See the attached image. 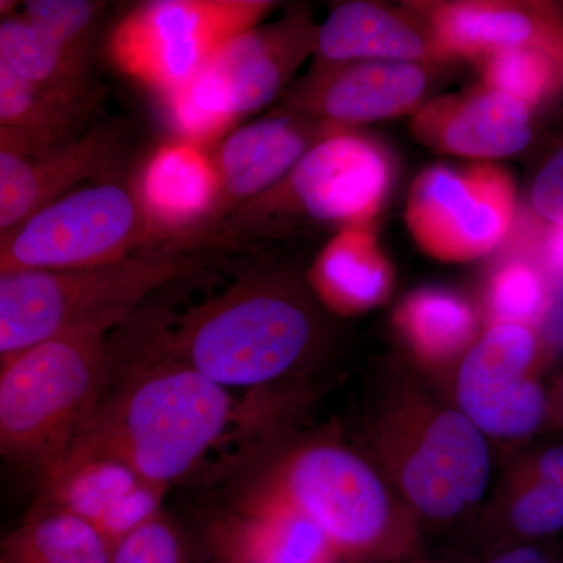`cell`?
<instances>
[{"instance_id":"cell-36","label":"cell","mask_w":563,"mask_h":563,"mask_svg":"<svg viewBox=\"0 0 563 563\" xmlns=\"http://www.w3.org/2000/svg\"><path fill=\"white\" fill-rule=\"evenodd\" d=\"M488 563H550V561L533 548H517V550L496 555Z\"/></svg>"},{"instance_id":"cell-11","label":"cell","mask_w":563,"mask_h":563,"mask_svg":"<svg viewBox=\"0 0 563 563\" xmlns=\"http://www.w3.org/2000/svg\"><path fill=\"white\" fill-rule=\"evenodd\" d=\"M111 133L95 131L73 143L27 132L0 131V236L117 161Z\"/></svg>"},{"instance_id":"cell-19","label":"cell","mask_w":563,"mask_h":563,"mask_svg":"<svg viewBox=\"0 0 563 563\" xmlns=\"http://www.w3.org/2000/svg\"><path fill=\"white\" fill-rule=\"evenodd\" d=\"M218 191L211 154L181 140L152 152L133 190L144 217L162 239L214 218Z\"/></svg>"},{"instance_id":"cell-14","label":"cell","mask_w":563,"mask_h":563,"mask_svg":"<svg viewBox=\"0 0 563 563\" xmlns=\"http://www.w3.org/2000/svg\"><path fill=\"white\" fill-rule=\"evenodd\" d=\"M428 87L420 65L399 62H362L320 73L290 99L301 117L333 122L387 120L413 110Z\"/></svg>"},{"instance_id":"cell-26","label":"cell","mask_w":563,"mask_h":563,"mask_svg":"<svg viewBox=\"0 0 563 563\" xmlns=\"http://www.w3.org/2000/svg\"><path fill=\"white\" fill-rule=\"evenodd\" d=\"M485 87L523 102L529 109L563 88V66L553 55L532 47L493 52L481 60Z\"/></svg>"},{"instance_id":"cell-27","label":"cell","mask_w":563,"mask_h":563,"mask_svg":"<svg viewBox=\"0 0 563 563\" xmlns=\"http://www.w3.org/2000/svg\"><path fill=\"white\" fill-rule=\"evenodd\" d=\"M163 101L180 140L199 147L221 140L236 121L224 91L206 66Z\"/></svg>"},{"instance_id":"cell-22","label":"cell","mask_w":563,"mask_h":563,"mask_svg":"<svg viewBox=\"0 0 563 563\" xmlns=\"http://www.w3.org/2000/svg\"><path fill=\"white\" fill-rule=\"evenodd\" d=\"M390 263L372 232L347 229L321 252L312 269L314 290L342 313L373 309L390 292Z\"/></svg>"},{"instance_id":"cell-17","label":"cell","mask_w":563,"mask_h":563,"mask_svg":"<svg viewBox=\"0 0 563 563\" xmlns=\"http://www.w3.org/2000/svg\"><path fill=\"white\" fill-rule=\"evenodd\" d=\"M317 141L301 114L266 118L222 139L211 152L220 185L214 218L276 187Z\"/></svg>"},{"instance_id":"cell-2","label":"cell","mask_w":563,"mask_h":563,"mask_svg":"<svg viewBox=\"0 0 563 563\" xmlns=\"http://www.w3.org/2000/svg\"><path fill=\"white\" fill-rule=\"evenodd\" d=\"M111 324L80 325L0 365V457L49 484L99 404Z\"/></svg>"},{"instance_id":"cell-33","label":"cell","mask_w":563,"mask_h":563,"mask_svg":"<svg viewBox=\"0 0 563 563\" xmlns=\"http://www.w3.org/2000/svg\"><path fill=\"white\" fill-rule=\"evenodd\" d=\"M532 209L551 224H563V146L555 152L533 180Z\"/></svg>"},{"instance_id":"cell-18","label":"cell","mask_w":563,"mask_h":563,"mask_svg":"<svg viewBox=\"0 0 563 563\" xmlns=\"http://www.w3.org/2000/svg\"><path fill=\"white\" fill-rule=\"evenodd\" d=\"M49 504L91 525L110 544L157 515L163 490L110 459L63 468L49 484Z\"/></svg>"},{"instance_id":"cell-20","label":"cell","mask_w":563,"mask_h":563,"mask_svg":"<svg viewBox=\"0 0 563 563\" xmlns=\"http://www.w3.org/2000/svg\"><path fill=\"white\" fill-rule=\"evenodd\" d=\"M314 47L328 62L415 63L440 58L429 33L401 14L366 2L336 7L317 32Z\"/></svg>"},{"instance_id":"cell-32","label":"cell","mask_w":563,"mask_h":563,"mask_svg":"<svg viewBox=\"0 0 563 563\" xmlns=\"http://www.w3.org/2000/svg\"><path fill=\"white\" fill-rule=\"evenodd\" d=\"M512 523L526 536H547L563 529V479L537 481L515 503Z\"/></svg>"},{"instance_id":"cell-8","label":"cell","mask_w":563,"mask_h":563,"mask_svg":"<svg viewBox=\"0 0 563 563\" xmlns=\"http://www.w3.org/2000/svg\"><path fill=\"white\" fill-rule=\"evenodd\" d=\"M273 498L313 521L336 554L387 551L390 506L384 485L365 462L342 448L313 446L296 454Z\"/></svg>"},{"instance_id":"cell-5","label":"cell","mask_w":563,"mask_h":563,"mask_svg":"<svg viewBox=\"0 0 563 563\" xmlns=\"http://www.w3.org/2000/svg\"><path fill=\"white\" fill-rule=\"evenodd\" d=\"M161 240L133 190L111 181L76 188L0 236V273L111 265Z\"/></svg>"},{"instance_id":"cell-23","label":"cell","mask_w":563,"mask_h":563,"mask_svg":"<svg viewBox=\"0 0 563 563\" xmlns=\"http://www.w3.org/2000/svg\"><path fill=\"white\" fill-rule=\"evenodd\" d=\"M0 55L35 90L70 110L87 99V57L74 54L22 14L0 20Z\"/></svg>"},{"instance_id":"cell-25","label":"cell","mask_w":563,"mask_h":563,"mask_svg":"<svg viewBox=\"0 0 563 563\" xmlns=\"http://www.w3.org/2000/svg\"><path fill=\"white\" fill-rule=\"evenodd\" d=\"M399 329L426 361L454 357L474 335L476 317L461 296L442 288H422L404 299L396 314Z\"/></svg>"},{"instance_id":"cell-7","label":"cell","mask_w":563,"mask_h":563,"mask_svg":"<svg viewBox=\"0 0 563 563\" xmlns=\"http://www.w3.org/2000/svg\"><path fill=\"white\" fill-rule=\"evenodd\" d=\"M517 207L514 177L499 166H435L415 180L406 220L415 242L432 257L466 262L495 250Z\"/></svg>"},{"instance_id":"cell-4","label":"cell","mask_w":563,"mask_h":563,"mask_svg":"<svg viewBox=\"0 0 563 563\" xmlns=\"http://www.w3.org/2000/svg\"><path fill=\"white\" fill-rule=\"evenodd\" d=\"M312 342L301 303L273 288L236 287L195 307L161 333L154 361L190 366L221 387L269 383Z\"/></svg>"},{"instance_id":"cell-24","label":"cell","mask_w":563,"mask_h":563,"mask_svg":"<svg viewBox=\"0 0 563 563\" xmlns=\"http://www.w3.org/2000/svg\"><path fill=\"white\" fill-rule=\"evenodd\" d=\"M110 550L87 521L46 506L0 539V563H110Z\"/></svg>"},{"instance_id":"cell-15","label":"cell","mask_w":563,"mask_h":563,"mask_svg":"<svg viewBox=\"0 0 563 563\" xmlns=\"http://www.w3.org/2000/svg\"><path fill=\"white\" fill-rule=\"evenodd\" d=\"M531 111L523 102L485 87L428 103L415 118L413 132L422 143L446 154L509 157L531 143Z\"/></svg>"},{"instance_id":"cell-6","label":"cell","mask_w":563,"mask_h":563,"mask_svg":"<svg viewBox=\"0 0 563 563\" xmlns=\"http://www.w3.org/2000/svg\"><path fill=\"white\" fill-rule=\"evenodd\" d=\"M265 0H154L129 11L110 36V57L131 79L166 98L228 41L257 27Z\"/></svg>"},{"instance_id":"cell-35","label":"cell","mask_w":563,"mask_h":563,"mask_svg":"<svg viewBox=\"0 0 563 563\" xmlns=\"http://www.w3.org/2000/svg\"><path fill=\"white\" fill-rule=\"evenodd\" d=\"M539 479H563V446L553 448L542 455L539 462Z\"/></svg>"},{"instance_id":"cell-34","label":"cell","mask_w":563,"mask_h":563,"mask_svg":"<svg viewBox=\"0 0 563 563\" xmlns=\"http://www.w3.org/2000/svg\"><path fill=\"white\" fill-rule=\"evenodd\" d=\"M543 273L563 287V224H551L542 243Z\"/></svg>"},{"instance_id":"cell-31","label":"cell","mask_w":563,"mask_h":563,"mask_svg":"<svg viewBox=\"0 0 563 563\" xmlns=\"http://www.w3.org/2000/svg\"><path fill=\"white\" fill-rule=\"evenodd\" d=\"M110 563H184V548L173 526L157 514L111 544Z\"/></svg>"},{"instance_id":"cell-37","label":"cell","mask_w":563,"mask_h":563,"mask_svg":"<svg viewBox=\"0 0 563 563\" xmlns=\"http://www.w3.org/2000/svg\"><path fill=\"white\" fill-rule=\"evenodd\" d=\"M562 11H563V7H561Z\"/></svg>"},{"instance_id":"cell-3","label":"cell","mask_w":563,"mask_h":563,"mask_svg":"<svg viewBox=\"0 0 563 563\" xmlns=\"http://www.w3.org/2000/svg\"><path fill=\"white\" fill-rule=\"evenodd\" d=\"M201 268V258L158 246L95 268L0 273V357L80 325H114L151 292Z\"/></svg>"},{"instance_id":"cell-13","label":"cell","mask_w":563,"mask_h":563,"mask_svg":"<svg viewBox=\"0 0 563 563\" xmlns=\"http://www.w3.org/2000/svg\"><path fill=\"white\" fill-rule=\"evenodd\" d=\"M428 29L440 58L481 62L493 52L532 47L563 66V11L554 3H437L428 9Z\"/></svg>"},{"instance_id":"cell-30","label":"cell","mask_w":563,"mask_h":563,"mask_svg":"<svg viewBox=\"0 0 563 563\" xmlns=\"http://www.w3.org/2000/svg\"><path fill=\"white\" fill-rule=\"evenodd\" d=\"M102 7L90 0H31L24 2L21 14L66 49L87 57L88 40Z\"/></svg>"},{"instance_id":"cell-29","label":"cell","mask_w":563,"mask_h":563,"mask_svg":"<svg viewBox=\"0 0 563 563\" xmlns=\"http://www.w3.org/2000/svg\"><path fill=\"white\" fill-rule=\"evenodd\" d=\"M488 303L498 322L529 328L551 309L547 274L531 262L506 263L493 277Z\"/></svg>"},{"instance_id":"cell-21","label":"cell","mask_w":563,"mask_h":563,"mask_svg":"<svg viewBox=\"0 0 563 563\" xmlns=\"http://www.w3.org/2000/svg\"><path fill=\"white\" fill-rule=\"evenodd\" d=\"M217 543L228 563H335L339 555L313 521L273 496L221 526Z\"/></svg>"},{"instance_id":"cell-12","label":"cell","mask_w":563,"mask_h":563,"mask_svg":"<svg viewBox=\"0 0 563 563\" xmlns=\"http://www.w3.org/2000/svg\"><path fill=\"white\" fill-rule=\"evenodd\" d=\"M490 476L483 432L462 412L440 413L402 468V487L422 512L439 520L479 501Z\"/></svg>"},{"instance_id":"cell-9","label":"cell","mask_w":563,"mask_h":563,"mask_svg":"<svg viewBox=\"0 0 563 563\" xmlns=\"http://www.w3.org/2000/svg\"><path fill=\"white\" fill-rule=\"evenodd\" d=\"M391 176L390 158L379 144L354 133H332L307 151L284 184L244 210L291 206L317 220L358 224L383 207Z\"/></svg>"},{"instance_id":"cell-1","label":"cell","mask_w":563,"mask_h":563,"mask_svg":"<svg viewBox=\"0 0 563 563\" xmlns=\"http://www.w3.org/2000/svg\"><path fill=\"white\" fill-rule=\"evenodd\" d=\"M232 417V399L224 387L190 366L154 361L99 401L77 432L60 472L74 463L110 459L165 492L220 442Z\"/></svg>"},{"instance_id":"cell-16","label":"cell","mask_w":563,"mask_h":563,"mask_svg":"<svg viewBox=\"0 0 563 563\" xmlns=\"http://www.w3.org/2000/svg\"><path fill=\"white\" fill-rule=\"evenodd\" d=\"M317 32L301 16L251 29L228 41L206 68L224 91L236 118L262 109L279 95L303 58Z\"/></svg>"},{"instance_id":"cell-10","label":"cell","mask_w":563,"mask_h":563,"mask_svg":"<svg viewBox=\"0 0 563 563\" xmlns=\"http://www.w3.org/2000/svg\"><path fill=\"white\" fill-rule=\"evenodd\" d=\"M536 350L531 328L496 322L468 352L459 373L457 401L481 432L515 439L539 428L543 390L526 379Z\"/></svg>"},{"instance_id":"cell-28","label":"cell","mask_w":563,"mask_h":563,"mask_svg":"<svg viewBox=\"0 0 563 563\" xmlns=\"http://www.w3.org/2000/svg\"><path fill=\"white\" fill-rule=\"evenodd\" d=\"M76 113L35 90L0 55V131L27 132L63 143Z\"/></svg>"}]
</instances>
